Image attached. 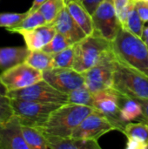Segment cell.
Listing matches in <instances>:
<instances>
[{
    "label": "cell",
    "mask_w": 148,
    "mask_h": 149,
    "mask_svg": "<svg viewBox=\"0 0 148 149\" xmlns=\"http://www.w3.org/2000/svg\"><path fill=\"white\" fill-rule=\"evenodd\" d=\"M94 109L73 103L63 104L50 114L42 127L37 128L44 135L71 137L74 130Z\"/></svg>",
    "instance_id": "6da1fadb"
},
{
    "label": "cell",
    "mask_w": 148,
    "mask_h": 149,
    "mask_svg": "<svg viewBox=\"0 0 148 149\" xmlns=\"http://www.w3.org/2000/svg\"><path fill=\"white\" fill-rule=\"evenodd\" d=\"M117 59L148 76V47L143 39L121 27L112 41Z\"/></svg>",
    "instance_id": "7a4b0ae2"
},
{
    "label": "cell",
    "mask_w": 148,
    "mask_h": 149,
    "mask_svg": "<svg viewBox=\"0 0 148 149\" xmlns=\"http://www.w3.org/2000/svg\"><path fill=\"white\" fill-rule=\"evenodd\" d=\"M113 88L127 98L148 100V76L115 57Z\"/></svg>",
    "instance_id": "3957f363"
},
{
    "label": "cell",
    "mask_w": 148,
    "mask_h": 149,
    "mask_svg": "<svg viewBox=\"0 0 148 149\" xmlns=\"http://www.w3.org/2000/svg\"><path fill=\"white\" fill-rule=\"evenodd\" d=\"M75 55L72 68L80 73H84L94 66L102 56L112 49V42L92 34L74 45Z\"/></svg>",
    "instance_id": "277c9868"
},
{
    "label": "cell",
    "mask_w": 148,
    "mask_h": 149,
    "mask_svg": "<svg viewBox=\"0 0 148 149\" xmlns=\"http://www.w3.org/2000/svg\"><path fill=\"white\" fill-rule=\"evenodd\" d=\"M10 105L13 114L18 118L22 125L40 127L48 120L50 114L63 104L10 99Z\"/></svg>",
    "instance_id": "5b68a950"
},
{
    "label": "cell",
    "mask_w": 148,
    "mask_h": 149,
    "mask_svg": "<svg viewBox=\"0 0 148 149\" xmlns=\"http://www.w3.org/2000/svg\"><path fill=\"white\" fill-rule=\"evenodd\" d=\"M114 60L115 55L110 49L94 66L82 73L85 78V85L92 93L113 87Z\"/></svg>",
    "instance_id": "8992f818"
},
{
    "label": "cell",
    "mask_w": 148,
    "mask_h": 149,
    "mask_svg": "<svg viewBox=\"0 0 148 149\" xmlns=\"http://www.w3.org/2000/svg\"><path fill=\"white\" fill-rule=\"evenodd\" d=\"M7 96L10 99H19L40 102H52L59 104L69 103L67 93L54 88L44 79H42L30 86L22 89L9 91Z\"/></svg>",
    "instance_id": "52a82bcc"
},
{
    "label": "cell",
    "mask_w": 148,
    "mask_h": 149,
    "mask_svg": "<svg viewBox=\"0 0 148 149\" xmlns=\"http://www.w3.org/2000/svg\"><path fill=\"white\" fill-rule=\"evenodd\" d=\"M94 33L112 42L121 28L113 3L112 0H103L92 15Z\"/></svg>",
    "instance_id": "ba28073f"
},
{
    "label": "cell",
    "mask_w": 148,
    "mask_h": 149,
    "mask_svg": "<svg viewBox=\"0 0 148 149\" xmlns=\"http://www.w3.org/2000/svg\"><path fill=\"white\" fill-rule=\"evenodd\" d=\"M94 107L103 113L115 126L117 130L123 132L126 122L120 116L121 96L114 88H107L93 93Z\"/></svg>",
    "instance_id": "9c48e42d"
},
{
    "label": "cell",
    "mask_w": 148,
    "mask_h": 149,
    "mask_svg": "<svg viewBox=\"0 0 148 149\" xmlns=\"http://www.w3.org/2000/svg\"><path fill=\"white\" fill-rule=\"evenodd\" d=\"M0 79L8 91H13L30 86L42 80L43 72L23 62L2 72Z\"/></svg>",
    "instance_id": "30bf717a"
},
{
    "label": "cell",
    "mask_w": 148,
    "mask_h": 149,
    "mask_svg": "<svg viewBox=\"0 0 148 149\" xmlns=\"http://www.w3.org/2000/svg\"><path fill=\"white\" fill-rule=\"evenodd\" d=\"M113 130H117L115 126L103 113L95 108L74 130L72 137L98 141Z\"/></svg>",
    "instance_id": "8fae6325"
},
{
    "label": "cell",
    "mask_w": 148,
    "mask_h": 149,
    "mask_svg": "<svg viewBox=\"0 0 148 149\" xmlns=\"http://www.w3.org/2000/svg\"><path fill=\"white\" fill-rule=\"evenodd\" d=\"M43 79L60 92L69 93L85 85L82 73L73 68H51L43 72Z\"/></svg>",
    "instance_id": "7c38bea8"
},
{
    "label": "cell",
    "mask_w": 148,
    "mask_h": 149,
    "mask_svg": "<svg viewBox=\"0 0 148 149\" xmlns=\"http://www.w3.org/2000/svg\"><path fill=\"white\" fill-rule=\"evenodd\" d=\"M0 149H29L22 132V124L14 114L0 123Z\"/></svg>",
    "instance_id": "4fadbf2b"
},
{
    "label": "cell",
    "mask_w": 148,
    "mask_h": 149,
    "mask_svg": "<svg viewBox=\"0 0 148 149\" xmlns=\"http://www.w3.org/2000/svg\"><path fill=\"white\" fill-rule=\"evenodd\" d=\"M17 33L20 34L30 51L42 50L55 36L57 30L51 24H46L31 30H22Z\"/></svg>",
    "instance_id": "5bb4252c"
},
{
    "label": "cell",
    "mask_w": 148,
    "mask_h": 149,
    "mask_svg": "<svg viewBox=\"0 0 148 149\" xmlns=\"http://www.w3.org/2000/svg\"><path fill=\"white\" fill-rule=\"evenodd\" d=\"M51 24L54 25L57 32L61 33L67 38L71 45L77 44L87 36L71 16L67 8H65L59 13Z\"/></svg>",
    "instance_id": "9a60e30c"
},
{
    "label": "cell",
    "mask_w": 148,
    "mask_h": 149,
    "mask_svg": "<svg viewBox=\"0 0 148 149\" xmlns=\"http://www.w3.org/2000/svg\"><path fill=\"white\" fill-rule=\"evenodd\" d=\"M51 149H100L98 141L44 135Z\"/></svg>",
    "instance_id": "2e32d148"
},
{
    "label": "cell",
    "mask_w": 148,
    "mask_h": 149,
    "mask_svg": "<svg viewBox=\"0 0 148 149\" xmlns=\"http://www.w3.org/2000/svg\"><path fill=\"white\" fill-rule=\"evenodd\" d=\"M66 8L87 36L94 33V25L92 14L85 9V7L78 0H67Z\"/></svg>",
    "instance_id": "e0dca14e"
},
{
    "label": "cell",
    "mask_w": 148,
    "mask_h": 149,
    "mask_svg": "<svg viewBox=\"0 0 148 149\" xmlns=\"http://www.w3.org/2000/svg\"><path fill=\"white\" fill-rule=\"evenodd\" d=\"M30 52L26 45L0 47V70L3 72L24 62Z\"/></svg>",
    "instance_id": "ac0fdd59"
},
{
    "label": "cell",
    "mask_w": 148,
    "mask_h": 149,
    "mask_svg": "<svg viewBox=\"0 0 148 149\" xmlns=\"http://www.w3.org/2000/svg\"><path fill=\"white\" fill-rule=\"evenodd\" d=\"M22 132L29 149H49L45 136L37 127L22 125Z\"/></svg>",
    "instance_id": "d6986e66"
},
{
    "label": "cell",
    "mask_w": 148,
    "mask_h": 149,
    "mask_svg": "<svg viewBox=\"0 0 148 149\" xmlns=\"http://www.w3.org/2000/svg\"><path fill=\"white\" fill-rule=\"evenodd\" d=\"M53 54L48 53L43 50L31 51L25 59V63L33 68L44 72L52 68Z\"/></svg>",
    "instance_id": "ffe728a7"
},
{
    "label": "cell",
    "mask_w": 148,
    "mask_h": 149,
    "mask_svg": "<svg viewBox=\"0 0 148 149\" xmlns=\"http://www.w3.org/2000/svg\"><path fill=\"white\" fill-rule=\"evenodd\" d=\"M120 116L125 122H131L142 115L140 104L134 99L127 98L121 95Z\"/></svg>",
    "instance_id": "44dd1931"
},
{
    "label": "cell",
    "mask_w": 148,
    "mask_h": 149,
    "mask_svg": "<svg viewBox=\"0 0 148 149\" xmlns=\"http://www.w3.org/2000/svg\"><path fill=\"white\" fill-rule=\"evenodd\" d=\"M67 0H46L38 10L43 14L46 24H51L59 13L66 8Z\"/></svg>",
    "instance_id": "7402d4cb"
},
{
    "label": "cell",
    "mask_w": 148,
    "mask_h": 149,
    "mask_svg": "<svg viewBox=\"0 0 148 149\" xmlns=\"http://www.w3.org/2000/svg\"><path fill=\"white\" fill-rule=\"evenodd\" d=\"M44 24H46V20L43 14L38 10L34 12L29 13L28 16L19 24L12 28H7L6 31L10 33H17L22 30H31Z\"/></svg>",
    "instance_id": "603a6c76"
},
{
    "label": "cell",
    "mask_w": 148,
    "mask_h": 149,
    "mask_svg": "<svg viewBox=\"0 0 148 149\" xmlns=\"http://www.w3.org/2000/svg\"><path fill=\"white\" fill-rule=\"evenodd\" d=\"M68 101H69V103L94 107L93 93L88 89V87L85 85L69 93H68Z\"/></svg>",
    "instance_id": "cb8c5ba5"
},
{
    "label": "cell",
    "mask_w": 148,
    "mask_h": 149,
    "mask_svg": "<svg viewBox=\"0 0 148 149\" xmlns=\"http://www.w3.org/2000/svg\"><path fill=\"white\" fill-rule=\"evenodd\" d=\"M126 138H136L148 146V125L140 121L127 122L122 132Z\"/></svg>",
    "instance_id": "d4e9b609"
},
{
    "label": "cell",
    "mask_w": 148,
    "mask_h": 149,
    "mask_svg": "<svg viewBox=\"0 0 148 149\" xmlns=\"http://www.w3.org/2000/svg\"><path fill=\"white\" fill-rule=\"evenodd\" d=\"M74 55V45H72L65 50L53 54L52 68H72Z\"/></svg>",
    "instance_id": "484cf974"
},
{
    "label": "cell",
    "mask_w": 148,
    "mask_h": 149,
    "mask_svg": "<svg viewBox=\"0 0 148 149\" xmlns=\"http://www.w3.org/2000/svg\"><path fill=\"white\" fill-rule=\"evenodd\" d=\"M144 28H145V22L141 19V17L138 13L137 9L134 6L128 16L125 29H127L134 35L142 38Z\"/></svg>",
    "instance_id": "4316f807"
},
{
    "label": "cell",
    "mask_w": 148,
    "mask_h": 149,
    "mask_svg": "<svg viewBox=\"0 0 148 149\" xmlns=\"http://www.w3.org/2000/svg\"><path fill=\"white\" fill-rule=\"evenodd\" d=\"M112 1L113 3L121 27L125 28L128 16L131 10L135 6V3L133 0H112Z\"/></svg>",
    "instance_id": "83f0119b"
},
{
    "label": "cell",
    "mask_w": 148,
    "mask_h": 149,
    "mask_svg": "<svg viewBox=\"0 0 148 149\" xmlns=\"http://www.w3.org/2000/svg\"><path fill=\"white\" fill-rule=\"evenodd\" d=\"M28 10L25 12H0V27L12 28L19 24L27 16Z\"/></svg>",
    "instance_id": "f1b7e54d"
},
{
    "label": "cell",
    "mask_w": 148,
    "mask_h": 149,
    "mask_svg": "<svg viewBox=\"0 0 148 149\" xmlns=\"http://www.w3.org/2000/svg\"><path fill=\"white\" fill-rule=\"evenodd\" d=\"M70 45H72L67 40V38L65 36H63L61 33L57 32L55 34V36L53 37V38L42 50L48 53L55 54V53H58V52L65 50V48L69 47Z\"/></svg>",
    "instance_id": "f546056e"
},
{
    "label": "cell",
    "mask_w": 148,
    "mask_h": 149,
    "mask_svg": "<svg viewBox=\"0 0 148 149\" xmlns=\"http://www.w3.org/2000/svg\"><path fill=\"white\" fill-rule=\"evenodd\" d=\"M13 115L10 99L7 95H0V123L7 120Z\"/></svg>",
    "instance_id": "4dcf8cb0"
},
{
    "label": "cell",
    "mask_w": 148,
    "mask_h": 149,
    "mask_svg": "<svg viewBox=\"0 0 148 149\" xmlns=\"http://www.w3.org/2000/svg\"><path fill=\"white\" fill-rule=\"evenodd\" d=\"M135 3V8L138 10V13L141 19L147 23L148 22V3L147 2H134Z\"/></svg>",
    "instance_id": "1f68e13d"
},
{
    "label": "cell",
    "mask_w": 148,
    "mask_h": 149,
    "mask_svg": "<svg viewBox=\"0 0 148 149\" xmlns=\"http://www.w3.org/2000/svg\"><path fill=\"white\" fill-rule=\"evenodd\" d=\"M128 142L126 146V149H148V146L136 138H127Z\"/></svg>",
    "instance_id": "d6a6232c"
},
{
    "label": "cell",
    "mask_w": 148,
    "mask_h": 149,
    "mask_svg": "<svg viewBox=\"0 0 148 149\" xmlns=\"http://www.w3.org/2000/svg\"><path fill=\"white\" fill-rule=\"evenodd\" d=\"M136 100L141 106L142 108V115L140 116V121H142L148 125V100L144 99H134Z\"/></svg>",
    "instance_id": "836d02e7"
},
{
    "label": "cell",
    "mask_w": 148,
    "mask_h": 149,
    "mask_svg": "<svg viewBox=\"0 0 148 149\" xmlns=\"http://www.w3.org/2000/svg\"><path fill=\"white\" fill-rule=\"evenodd\" d=\"M45 1H46V0H33L31 8L28 10V12H29V13H31V12H34V11L38 10L41 7V5H42Z\"/></svg>",
    "instance_id": "e575fe53"
},
{
    "label": "cell",
    "mask_w": 148,
    "mask_h": 149,
    "mask_svg": "<svg viewBox=\"0 0 148 149\" xmlns=\"http://www.w3.org/2000/svg\"><path fill=\"white\" fill-rule=\"evenodd\" d=\"M8 89L7 87L3 85V83L2 82L1 79H0V95H7L8 93Z\"/></svg>",
    "instance_id": "d590c367"
},
{
    "label": "cell",
    "mask_w": 148,
    "mask_h": 149,
    "mask_svg": "<svg viewBox=\"0 0 148 149\" xmlns=\"http://www.w3.org/2000/svg\"><path fill=\"white\" fill-rule=\"evenodd\" d=\"M143 41L146 43V45H147L148 47V25L147 26H145L144 28V31H143V35H142V38Z\"/></svg>",
    "instance_id": "8d00e7d4"
},
{
    "label": "cell",
    "mask_w": 148,
    "mask_h": 149,
    "mask_svg": "<svg viewBox=\"0 0 148 149\" xmlns=\"http://www.w3.org/2000/svg\"><path fill=\"white\" fill-rule=\"evenodd\" d=\"M133 2H140V1H142V2H147L148 3V0H133Z\"/></svg>",
    "instance_id": "74e56055"
}]
</instances>
